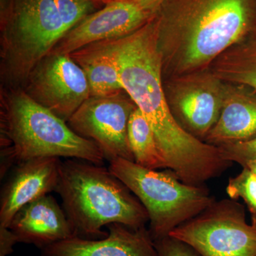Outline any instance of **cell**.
<instances>
[{"instance_id":"13","label":"cell","mask_w":256,"mask_h":256,"mask_svg":"<svg viewBox=\"0 0 256 256\" xmlns=\"http://www.w3.org/2000/svg\"><path fill=\"white\" fill-rule=\"evenodd\" d=\"M102 238L74 236L42 250V256H158L146 227L133 229L120 224L107 226Z\"/></svg>"},{"instance_id":"1","label":"cell","mask_w":256,"mask_h":256,"mask_svg":"<svg viewBox=\"0 0 256 256\" xmlns=\"http://www.w3.org/2000/svg\"><path fill=\"white\" fill-rule=\"evenodd\" d=\"M121 84L152 129L168 169L184 182L203 185L232 165L220 148L186 132L172 114L163 86L154 16L114 43Z\"/></svg>"},{"instance_id":"6","label":"cell","mask_w":256,"mask_h":256,"mask_svg":"<svg viewBox=\"0 0 256 256\" xmlns=\"http://www.w3.org/2000/svg\"><path fill=\"white\" fill-rule=\"evenodd\" d=\"M108 169L146 208L154 242L168 236L215 202L204 185L184 182L170 170L146 169L122 158L110 160Z\"/></svg>"},{"instance_id":"4","label":"cell","mask_w":256,"mask_h":256,"mask_svg":"<svg viewBox=\"0 0 256 256\" xmlns=\"http://www.w3.org/2000/svg\"><path fill=\"white\" fill-rule=\"evenodd\" d=\"M0 175L24 162L64 158L104 164L95 143L32 100L22 88H0Z\"/></svg>"},{"instance_id":"17","label":"cell","mask_w":256,"mask_h":256,"mask_svg":"<svg viewBox=\"0 0 256 256\" xmlns=\"http://www.w3.org/2000/svg\"><path fill=\"white\" fill-rule=\"evenodd\" d=\"M210 70L222 82L256 90V36L244 38L218 56Z\"/></svg>"},{"instance_id":"23","label":"cell","mask_w":256,"mask_h":256,"mask_svg":"<svg viewBox=\"0 0 256 256\" xmlns=\"http://www.w3.org/2000/svg\"><path fill=\"white\" fill-rule=\"evenodd\" d=\"M140 6L151 14H156L160 6L166 0H134Z\"/></svg>"},{"instance_id":"7","label":"cell","mask_w":256,"mask_h":256,"mask_svg":"<svg viewBox=\"0 0 256 256\" xmlns=\"http://www.w3.org/2000/svg\"><path fill=\"white\" fill-rule=\"evenodd\" d=\"M169 236L201 256H256V226L247 223L242 207L232 200L215 201Z\"/></svg>"},{"instance_id":"9","label":"cell","mask_w":256,"mask_h":256,"mask_svg":"<svg viewBox=\"0 0 256 256\" xmlns=\"http://www.w3.org/2000/svg\"><path fill=\"white\" fill-rule=\"evenodd\" d=\"M163 86L168 105L178 124L205 142L220 118L224 82L208 68L163 79Z\"/></svg>"},{"instance_id":"11","label":"cell","mask_w":256,"mask_h":256,"mask_svg":"<svg viewBox=\"0 0 256 256\" xmlns=\"http://www.w3.org/2000/svg\"><path fill=\"white\" fill-rule=\"evenodd\" d=\"M154 16L134 0L109 2L76 25L50 54H70L94 42L122 38L142 28Z\"/></svg>"},{"instance_id":"16","label":"cell","mask_w":256,"mask_h":256,"mask_svg":"<svg viewBox=\"0 0 256 256\" xmlns=\"http://www.w3.org/2000/svg\"><path fill=\"white\" fill-rule=\"evenodd\" d=\"M114 43L116 40L94 42L69 54L86 76L90 96H110L124 90Z\"/></svg>"},{"instance_id":"15","label":"cell","mask_w":256,"mask_h":256,"mask_svg":"<svg viewBox=\"0 0 256 256\" xmlns=\"http://www.w3.org/2000/svg\"><path fill=\"white\" fill-rule=\"evenodd\" d=\"M256 136V90L246 86L224 82L220 118L205 142L218 146Z\"/></svg>"},{"instance_id":"19","label":"cell","mask_w":256,"mask_h":256,"mask_svg":"<svg viewBox=\"0 0 256 256\" xmlns=\"http://www.w3.org/2000/svg\"><path fill=\"white\" fill-rule=\"evenodd\" d=\"M226 192L232 200L242 198L256 220V175L246 168L235 178H229Z\"/></svg>"},{"instance_id":"2","label":"cell","mask_w":256,"mask_h":256,"mask_svg":"<svg viewBox=\"0 0 256 256\" xmlns=\"http://www.w3.org/2000/svg\"><path fill=\"white\" fill-rule=\"evenodd\" d=\"M256 0H166L154 14L162 78L210 68L248 34Z\"/></svg>"},{"instance_id":"10","label":"cell","mask_w":256,"mask_h":256,"mask_svg":"<svg viewBox=\"0 0 256 256\" xmlns=\"http://www.w3.org/2000/svg\"><path fill=\"white\" fill-rule=\"evenodd\" d=\"M22 89L66 122L90 97L86 76L69 54L46 56L32 69Z\"/></svg>"},{"instance_id":"18","label":"cell","mask_w":256,"mask_h":256,"mask_svg":"<svg viewBox=\"0 0 256 256\" xmlns=\"http://www.w3.org/2000/svg\"><path fill=\"white\" fill-rule=\"evenodd\" d=\"M128 138L134 162L146 169H168V164L159 150L152 129L138 107L130 118Z\"/></svg>"},{"instance_id":"24","label":"cell","mask_w":256,"mask_h":256,"mask_svg":"<svg viewBox=\"0 0 256 256\" xmlns=\"http://www.w3.org/2000/svg\"><path fill=\"white\" fill-rule=\"evenodd\" d=\"M242 168H246L256 175V160H250L244 164Z\"/></svg>"},{"instance_id":"3","label":"cell","mask_w":256,"mask_h":256,"mask_svg":"<svg viewBox=\"0 0 256 256\" xmlns=\"http://www.w3.org/2000/svg\"><path fill=\"white\" fill-rule=\"evenodd\" d=\"M101 0H0V88H22L30 72Z\"/></svg>"},{"instance_id":"20","label":"cell","mask_w":256,"mask_h":256,"mask_svg":"<svg viewBox=\"0 0 256 256\" xmlns=\"http://www.w3.org/2000/svg\"><path fill=\"white\" fill-rule=\"evenodd\" d=\"M227 161L244 166L250 160H256V136L238 142L226 143L217 146Z\"/></svg>"},{"instance_id":"25","label":"cell","mask_w":256,"mask_h":256,"mask_svg":"<svg viewBox=\"0 0 256 256\" xmlns=\"http://www.w3.org/2000/svg\"><path fill=\"white\" fill-rule=\"evenodd\" d=\"M101 1H102V2L105 3V4H106V3L109 2L114 1V0H101Z\"/></svg>"},{"instance_id":"21","label":"cell","mask_w":256,"mask_h":256,"mask_svg":"<svg viewBox=\"0 0 256 256\" xmlns=\"http://www.w3.org/2000/svg\"><path fill=\"white\" fill-rule=\"evenodd\" d=\"M154 242L158 256H201L188 244L170 236Z\"/></svg>"},{"instance_id":"26","label":"cell","mask_w":256,"mask_h":256,"mask_svg":"<svg viewBox=\"0 0 256 256\" xmlns=\"http://www.w3.org/2000/svg\"><path fill=\"white\" fill-rule=\"evenodd\" d=\"M252 224H254V225H255L256 226V220H252Z\"/></svg>"},{"instance_id":"22","label":"cell","mask_w":256,"mask_h":256,"mask_svg":"<svg viewBox=\"0 0 256 256\" xmlns=\"http://www.w3.org/2000/svg\"><path fill=\"white\" fill-rule=\"evenodd\" d=\"M16 242H18V239L9 228L0 227V256L12 254Z\"/></svg>"},{"instance_id":"14","label":"cell","mask_w":256,"mask_h":256,"mask_svg":"<svg viewBox=\"0 0 256 256\" xmlns=\"http://www.w3.org/2000/svg\"><path fill=\"white\" fill-rule=\"evenodd\" d=\"M8 228L18 242L32 244L41 250L76 236L73 226L64 208L50 194L23 206L14 216Z\"/></svg>"},{"instance_id":"5","label":"cell","mask_w":256,"mask_h":256,"mask_svg":"<svg viewBox=\"0 0 256 256\" xmlns=\"http://www.w3.org/2000/svg\"><path fill=\"white\" fill-rule=\"evenodd\" d=\"M55 192L62 198L76 236L102 238L108 235L102 228L109 224L140 229L149 222L137 197L102 165L78 159L62 161Z\"/></svg>"},{"instance_id":"8","label":"cell","mask_w":256,"mask_h":256,"mask_svg":"<svg viewBox=\"0 0 256 256\" xmlns=\"http://www.w3.org/2000/svg\"><path fill=\"white\" fill-rule=\"evenodd\" d=\"M137 108L124 90L106 96H90L67 124L80 137L98 146L104 159L134 162L128 138V124Z\"/></svg>"},{"instance_id":"12","label":"cell","mask_w":256,"mask_h":256,"mask_svg":"<svg viewBox=\"0 0 256 256\" xmlns=\"http://www.w3.org/2000/svg\"><path fill=\"white\" fill-rule=\"evenodd\" d=\"M62 162L58 158H40L14 166L2 190L0 227L8 228L23 206L56 191Z\"/></svg>"}]
</instances>
